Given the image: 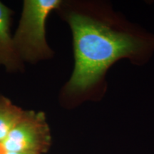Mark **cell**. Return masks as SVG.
<instances>
[{
    "label": "cell",
    "instance_id": "1",
    "mask_svg": "<svg viewBox=\"0 0 154 154\" xmlns=\"http://www.w3.org/2000/svg\"><path fill=\"white\" fill-rule=\"evenodd\" d=\"M74 39V69L66 86L69 94L86 92L103 81L113 63L147 49L148 42L114 19L72 12L67 18Z\"/></svg>",
    "mask_w": 154,
    "mask_h": 154
},
{
    "label": "cell",
    "instance_id": "2",
    "mask_svg": "<svg viewBox=\"0 0 154 154\" xmlns=\"http://www.w3.org/2000/svg\"><path fill=\"white\" fill-rule=\"evenodd\" d=\"M59 0H26L23 5L18 29L13 36L14 48L19 59L35 62L49 57L51 50L46 40V22Z\"/></svg>",
    "mask_w": 154,
    "mask_h": 154
},
{
    "label": "cell",
    "instance_id": "3",
    "mask_svg": "<svg viewBox=\"0 0 154 154\" xmlns=\"http://www.w3.org/2000/svg\"><path fill=\"white\" fill-rule=\"evenodd\" d=\"M51 136L42 112L25 111L19 124L1 144L4 152H32L39 154L49 147Z\"/></svg>",
    "mask_w": 154,
    "mask_h": 154
},
{
    "label": "cell",
    "instance_id": "4",
    "mask_svg": "<svg viewBox=\"0 0 154 154\" xmlns=\"http://www.w3.org/2000/svg\"><path fill=\"white\" fill-rule=\"evenodd\" d=\"M11 11L0 2V65L8 69H17L20 60L10 34Z\"/></svg>",
    "mask_w": 154,
    "mask_h": 154
},
{
    "label": "cell",
    "instance_id": "5",
    "mask_svg": "<svg viewBox=\"0 0 154 154\" xmlns=\"http://www.w3.org/2000/svg\"><path fill=\"white\" fill-rule=\"evenodd\" d=\"M24 113L25 111L7 102L0 104V146L22 120Z\"/></svg>",
    "mask_w": 154,
    "mask_h": 154
},
{
    "label": "cell",
    "instance_id": "6",
    "mask_svg": "<svg viewBox=\"0 0 154 154\" xmlns=\"http://www.w3.org/2000/svg\"><path fill=\"white\" fill-rule=\"evenodd\" d=\"M3 154H38V153H32V152H12V151H8V152H4Z\"/></svg>",
    "mask_w": 154,
    "mask_h": 154
},
{
    "label": "cell",
    "instance_id": "7",
    "mask_svg": "<svg viewBox=\"0 0 154 154\" xmlns=\"http://www.w3.org/2000/svg\"><path fill=\"white\" fill-rule=\"evenodd\" d=\"M0 148H1V146H0ZM4 153V152L3 153H1V152H0V154H3Z\"/></svg>",
    "mask_w": 154,
    "mask_h": 154
}]
</instances>
